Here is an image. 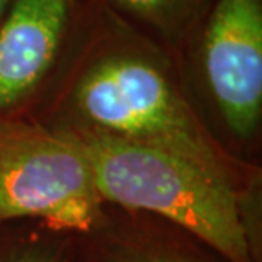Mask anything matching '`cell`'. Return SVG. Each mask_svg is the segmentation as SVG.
<instances>
[{"label": "cell", "mask_w": 262, "mask_h": 262, "mask_svg": "<svg viewBox=\"0 0 262 262\" xmlns=\"http://www.w3.org/2000/svg\"><path fill=\"white\" fill-rule=\"evenodd\" d=\"M38 121L63 133L85 131L170 151L244 189H260V165L238 159L211 133L177 60L107 7Z\"/></svg>", "instance_id": "6da1fadb"}, {"label": "cell", "mask_w": 262, "mask_h": 262, "mask_svg": "<svg viewBox=\"0 0 262 262\" xmlns=\"http://www.w3.org/2000/svg\"><path fill=\"white\" fill-rule=\"evenodd\" d=\"M65 135L83 151L104 203L167 220L228 262H262L260 189H244L154 146L85 131Z\"/></svg>", "instance_id": "7a4b0ae2"}, {"label": "cell", "mask_w": 262, "mask_h": 262, "mask_svg": "<svg viewBox=\"0 0 262 262\" xmlns=\"http://www.w3.org/2000/svg\"><path fill=\"white\" fill-rule=\"evenodd\" d=\"M179 68L199 116L220 143L259 165L262 0H213Z\"/></svg>", "instance_id": "3957f363"}, {"label": "cell", "mask_w": 262, "mask_h": 262, "mask_svg": "<svg viewBox=\"0 0 262 262\" xmlns=\"http://www.w3.org/2000/svg\"><path fill=\"white\" fill-rule=\"evenodd\" d=\"M106 213L91 165L70 136L34 118L0 116V225L33 220L83 235Z\"/></svg>", "instance_id": "277c9868"}, {"label": "cell", "mask_w": 262, "mask_h": 262, "mask_svg": "<svg viewBox=\"0 0 262 262\" xmlns=\"http://www.w3.org/2000/svg\"><path fill=\"white\" fill-rule=\"evenodd\" d=\"M104 7L102 0H10L0 19V116H43Z\"/></svg>", "instance_id": "5b68a950"}, {"label": "cell", "mask_w": 262, "mask_h": 262, "mask_svg": "<svg viewBox=\"0 0 262 262\" xmlns=\"http://www.w3.org/2000/svg\"><path fill=\"white\" fill-rule=\"evenodd\" d=\"M73 237L77 262H228L167 220L111 204L97 228Z\"/></svg>", "instance_id": "8992f818"}, {"label": "cell", "mask_w": 262, "mask_h": 262, "mask_svg": "<svg viewBox=\"0 0 262 262\" xmlns=\"http://www.w3.org/2000/svg\"><path fill=\"white\" fill-rule=\"evenodd\" d=\"M104 5L148 36L179 63L213 0H102Z\"/></svg>", "instance_id": "52a82bcc"}, {"label": "cell", "mask_w": 262, "mask_h": 262, "mask_svg": "<svg viewBox=\"0 0 262 262\" xmlns=\"http://www.w3.org/2000/svg\"><path fill=\"white\" fill-rule=\"evenodd\" d=\"M0 262H77L75 237L33 220L0 225Z\"/></svg>", "instance_id": "ba28073f"}, {"label": "cell", "mask_w": 262, "mask_h": 262, "mask_svg": "<svg viewBox=\"0 0 262 262\" xmlns=\"http://www.w3.org/2000/svg\"><path fill=\"white\" fill-rule=\"evenodd\" d=\"M9 4H10V0H0V19L4 17V14H5V10H7Z\"/></svg>", "instance_id": "9c48e42d"}]
</instances>
